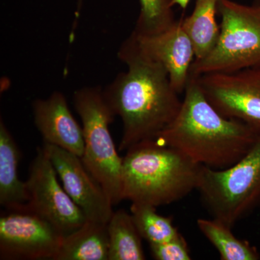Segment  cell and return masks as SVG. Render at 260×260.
<instances>
[{"label": "cell", "mask_w": 260, "mask_h": 260, "mask_svg": "<svg viewBox=\"0 0 260 260\" xmlns=\"http://www.w3.org/2000/svg\"><path fill=\"white\" fill-rule=\"evenodd\" d=\"M197 77L207 100L220 114L260 129V67Z\"/></svg>", "instance_id": "8"}, {"label": "cell", "mask_w": 260, "mask_h": 260, "mask_svg": "<svg viewBox=\"0 0 260 260\" xmlns=\"http://www.w3.org/2000/svg\"><path fill=\"white\" fill-rule=\"evenodd\" d=\"M57 177L44 148L39 147L25 181L29 200L25 210L47 220L66 237L88 219L60 185Z\"/></svg>", "instance_id": "7"}, {"label": "cell", "mask_w": 260, "mask_h": 260, "mask_svg": "<svg viewBox=\"0 0 260 260\" xmlns=\"http://www.w3.org/2000/svg\"><path fill=\"white\" fill-rule=\"evenodd\" d=\"M191 0H172L173 6H179L181 9L184 10L187 8L188 5L190 3Z\"/></svg>", "instance_id": "21"}, {"label": "cell", "mask_w": 260, "mask_h": 260, "mask_svg": "<svg viewBox=\"0 0 260 260\" xmlns=\"http://www.w3.org/2000/svg\"><path fill=\"white\" fill-rule=\"evenodd\" d=\"M221 17L218 42L208 56L194 60L190 73L196 75L232 73L260 67V2L244 5L218 0Z\"/></svg>", "instance_id": "6"}, {"label": "cell", "mask_w": 260, "mask_h": 260, "mask_svg": "<svg viewBox=\"0 0 260 260\" xmlns=\"http://www.w3.org/2000/svg\"><path fill=\"white\" fill-rule=\"evenodd\" d=\"M20 150L3 119L0 121V205L7 210H25L29 200L26 183L19 179Z\"/></svg>", "instance_id": "13"}, {"label": "cell", "mask_w": 260, "mask_h": 260, "mask_svg": "<svg viewBox=\"0 0 260 260\" xmlns=\"http://www.w3.org/2000/svg\"><path fill=\"white\" fill-rule=\"evenodd\" d=\"M197 189L213 218L234 225L260 204V135L251 150L224 169L202 166Z\"/></svg>", "instance_id": "5"}, {"label": "cell", "mask_w": 260, "mask_h": 260, "mask_svg": "<svg viewBox=\"0 0 260 260\" xmlns=\"http://www.w3.org/2000/svg\"><path fill=\"white\" fill-rule=\"evenodd\" d=\"M42 147L60 178L64 190L87 219L107 224L114 213V205L81 158L55 145L44 143Z\"/></svg>", "instance_id": "10"}, {"label": "cell", "mask_w": 260, "mask_h": 260, "mask_svg": "<svg viewBox=\"0 0 260 260\" xmlns=\"http://www.w3.org/2000/svg\"><path fill=\"white\" fill-rule=\"evenodd\" d=\"M179 114L155 138L196 164L213 169L234 165L259 138L260 129L220 114L205 98L190 73Z\"/></svg>", "instance_id": "2"}, {"label": "cell", "mask_w": 260, "mask_h": 260, "mask_svg": "<svg viewBox=\"0 0 260 260\" xmlns=\"http://www.w3.org/2000/svg\"><path fill=\"white\" fill-rule=\"evenodd\" d=\"M107 224L87 220L63 239L54 260H109Z\"/></svg>", "instance_id": "14"}, {"label": "cell", "mask_w": 260, "mask_h": 260, "mask_svg": "<svg viewBox=\"0 0 260 260\" xmlns=\"http://www.w3.org/2000/svg\"><path fill=\"white\" fill-rule=\"evenodd\" d=\"M64 237L31 212L6 210L0 216V259L54 260Z\"/></svg>", "instance_id": "9"}, {"label": "cell", "mask_w": 260, "mask_h": 260, "mask_svg": "<svg viewBox=\"0 0 260 260\" xmlns=\"http://www.w3.org/2000/svg\"><path fill=\"white\" fill-rule=\"evenodd\" d=\"M128 39L141 54L161 64L173 88L179 94L184 93L195 56L190 39L183 28L182 18L153 34L133 30Z\"/></svg>", "instance_id": "11"}, {"label": "cell", "mask_w": 260, "mask_h": 260, "mask_svg": "<svg viewBox=\"0 0 260 260\" xmlns=\"http://www.w3.org/2000/svg\"><path fill=\"white\" fill-rule=\"evenodd\" d=\"M109 260H144L142 238L131 214L123 209L114 211L107 223Z\"/></svg>", "instance_id": "16"}, {"label": "cell", "mask_w": 260, "mask_h": 260, "mask_svg": "<svg viewBox=\"0 0 260 260\" xmlns=\"http://www.w3.org/2000/svg\"><path fill=\"white\" fill-rule=\"evenodd\" d=\"M201 168L177 149L141 142L123 158V200L156 208L175 203L197 189Z\"/></svg>", "instance_id": "3"}, {"label": "cell", "mask_w": 260, "mask_h": 260, "mask_svg": "<svg viewBox=\"0 0 260 260\" xmlns=\"http://www.w3.org/2000/svg\"><path fill=\"white\" fill-rule=\"evenodd\" d=\"M82 0H78L76 18H78ZM172 0H140V13L135 31L153 34L164 30L174 23Z\"/></svg>", "instance_id": "19"}, {"label": "cell", "mask_w": 260, "mask_h": 260, "mask_svg": "<svg viewBox=\"0 0 260 260\" xmlns=\"http://www.w3.org/2000/svg\"><path fill=\"white\" fill-rule=\"evenodd\" d=\"M200 232L218 250L222 260H257L260 255L257 249L247 241L238 239L232 229L213 218L198 219Z\"/></svg>", "instance_id": "17"}, {"label": "cell", "mask_w": 260, "mask_h": 260, "mask_svg": "<svg viewBox=\"0 0 260 260\" xmlns=\"http://www.w3.org/2000/svg\"><path fill=\"white\" fill-rule=\"evenodd\" d=\"M127 70L103 90L114 115L122 121L119 150L155 140L179 114L182 104L167 70L143 55L129 39L119 52Z\"/></svg>", "instance_id": "1"}, {"label": "cell", "mask_w": 260, "mask_h": 260, "mask_svg": "<svg viewBox=\"0 0 260 260\" xmlns=\"http://www.w3.org/2000/svg\"><path fill=\"white\" fill-rule=\"evenodd\" d=\"M218 0H196L189 16L182 18V25L194 48L195 60L203 59L218 42L220 26L215 15Z\"/></svg>", "instance_id": "15"}, {"label": "cell", "mask_w": 260, "mask_h": 260, "mask_svg": "<svg viewBox=\"0 0 260 260\" xmlns=\"http://www.w3.org/2000/svg\"><path fill=\"white\" fill-rule=\"evenodd\" d=\"M151 254L157 260H190V251L181 234L168 242L150 244Z\"/></svg>", "instance_id": "20"}, {"label": "cell", "mask_w": 260, "mask_h": 260, "mask_svg": "<svg viewBox=\"0 0 260 260\" xmlns=\"http://www.w3.org/2000/svg\"><path fill=\"white\" fill-rule=\"evenodd\" d=\"M34 122L44 143L55 145L82 158L85 150L83 126L70 112L60 92L32 103Z\"/></svg>", "instance_id": "12"}, {"label": "cell", "mask_w": 260, "mask_h": 260, "mask_svg": "<svg viewBox=\"0 0 260 260\" xmlns=\"http://www.w3.org/2000/svg\"><path fill=\"white\" fill-rule=\"evenodd\" d=\"M73 100L83 124L85 150L82 160L115 206L123 200V158L116 150L109 130L116 116L99 87L76 90Z\"/></svg>", "instance_id": "4"}, {"label": "cell", "mask_w": 260, "mask_h": 260, "mask_svg": "<svg viewBox=\"0 0 260 260\" xmlns=\"http://www.w3.org/2000/svg\"><path fill=\"white\" fill-rule=\"evenodd\" d=\"M130 211L140 236L149 244L168 242L180 234L173 224L172 217L159 215L156 207L133 203Z\"/></svg>", "instance_id": "18"}]
</instances>
